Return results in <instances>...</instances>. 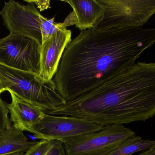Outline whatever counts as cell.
Segmentation results:
<instances>
[{"label":"cell","instance_id":"44dd1931","mask_svg":"<svg viewBox=\"0 0 155 155\" xmlns=\"http://www.w3.org/2000/svg\"><path fill=\"white\" fill-rule=\"evenodd\" d=\"M5 155H25V153H14L10 154Z\"/></svg>","mask_w":155,"mask_h":155},{"label":"cell","instance_id":"ffe728a7","mask_svg":"<svg viewBox=\"0 0 155 155\" xmlns=\"http://www.w3.org/2000/svg\"><path fill=\"white\" fill-rule=\"evenodd\" d=\"M4 92L3 90L2 86V83H1V80H0V99H1V94Z\"/></svg>","mask_w":155,"mask_h":155},{"label":"cell","instance_id":"d6986e66","mask_svg":"<svg viewBox=\"0 0 155 155\" xmlns=\"http://www.w3.org/2000/svg\"><path fill=\"white\" fill-rule=\"evenodd\" d=\"M137 155H155V144L149 149L143 151L141 153Z\"/></svg>","mask_w":155,"mask_h":155},{"label":"cell","instance_id":"9c48e42d","mask_svg":"<svg viewBox=\"0 0 155 155\" xmlns=\"http://www.w3.org/2000/svg\"><path fill=\"white\" fill-rule=\"evenodd\" d=\"M71 33L67 29L60 30L42 43L39 77L44 82L51 81L54 77L63 54L71 41Z\"/></svg>","mask_w":155,"mask_h":155},{"label":"cell","instance_id":"ac0fdd59","mask_svg":"<svg viewBox=\"0 0 155 155\" xmlns=\"http://www.w3.org/2000/svg\"><path fill=\"white\" fill-rule=\"evenodd\" d=\"M32 2L36 5L41 11L46 10L50 7V1H31Z\"/></svg>","mask_w":155,"mask_h":155},{"label":"cell","instance_id":"5bb4252c","mask_svg":"<svg viewBox=\"0 0 155 155\" xmlns=\"http://www.w3.org/2000/svg\"><path fill=\"white\" fill-rule=\"evenodd\" d=\"M70 26V23L66 19L62 23L56 22H54V17L48 20L42 16L41 26L42 43L52 35L60 30L67 29V27Z\"/></svg>","mask_w":155,"mask_h":155},{"label":"cell","instance_id":"e0dca14e","mask_svg":"<svg viewBox=\"0 0 155 155\" xmlns=\"http://www.w3.org/2000/svg\"><path fill=\"white\" fill-rule=\"evenodd\" d=\"M46 155H66L63 143L57 140L51 141Z\"/></svg>","mask_w":155,"mask_h":155},{"label":"cell","instance_id":"7a4b0ae2","mask_svg":"<svg viewBox=\"0 0 155 155\" xmlns=\"http://www.w3.org/2000/svg\"><path fill=\"white\" fill-rule=\"evenodd\" d=\"M45 113L83 118L104 126L145 122L155 116V63L138 62Z\"/></svg>","mask_w":155,"mask_h":155},{"label":"cell","instance_id":"2e32d148","mask_svg":"<svg viewBox=\"0 0 155 155\" xmlns=\"http://www.w3.org/2000/svg\"><path fill=\"white\" fill-rule=\"evenodd\" d=\"M9 113L7 104L0 99V133L11 126L8 117Z\"/></svg>","mask_w":155,"mask_h":155},{"label":"cell","instance_id":"8fae6325","mask_svg":"<svg viewBox=\"0 0 155 155\" xmlns=\"http://www.w3.org/2000/svg\"><path fill=\"white\" fill-rule=\"evenodd\" d=\"M69 4L76 17L75 26L81 31L94 28L104 14L106 7L98 0L62 1Z\"/></svg>","mask_w":155,"mask_h":155},{"label":"cell","instance_id":"6da1fadb","mask_svg":"<svg viewBox=\"0 0 155 155\" xmlns=\"http://www.w3.org/2000/svg\"><path fill=\"white\" fill-rule=\"evenodd\" d=\"M155 43V27L93 28L81 31L63 54L52 80L66 101L85 94L136 63Z\"/></svg>","mask_w":155,"mask_h":155},{"label":"cell","instance_id":"3957f363","mask_svg":"<svg viewBox=\"0 0 155 155\" xmlns=\"http://www.w3.org/2000/svg\"><path fill=\"white\" fill-rule=\"evenodd\" d=\"M0 80L4 92L13 93L44 113L55 110L66 103L57 92L53 80L44 82L34 73L0 64Z\"/></svg>","mask_w":155,"mask_h":155},{"label":"cell","instance_id":"277c9868","mask_svg":"<svg viewBox=\"0 0 155 155\" xmlns=\"http://www.w3.org/2000/svg\"><path fill=\"white\" fill-rule=\"evenodd\" d=\"M135 133L123 125L104 126L97 132L77 136L63 143L66 155H105Z\"/></svg>","mask_w":155,"mask_h":155},{"label":"cell","instance_id":"8992f818","mask_svg":"<svg viewBox=\"0 0 155 155\" xmlns=\"http://www.w3.org/2000/svg\"><path fill=\"white\" fill-rule=\"evenodd\" d=\"M104 127L83 118L45 113L40 122L28 127L26 131L33 134L36 139L63 143L77 136L98 132Z\"/></svg>","mask_w":155,"mask_h":155},{"label":"cell","instance_id":"52a82bcc","mask_svg":"<svg viewBox=\"0 0 155 155\" xmlns=\"http://www.w3.org/2000/svg\"><path fill=\"white\" fill-rule=\"evenodd\" d=\"M41 47L32 38L10 33L0 39V64L39 75Z\"/></svg>","mask_w":155,"mask_h":155},{"label":"cell","instance_id":"7c38bea8","mask_svg":"<svg viewBox=\"0 0 155 155\" xmlns=\"http://www.w3.org/2000/svg\"><path fill=\"white\" fill-rule=\"evenodd\" d=\"M37 142H31L22 131L12 126L0 133V155L25 153Z\"/></svg>","mask_w":155,"mask_h":155},{"label":"cell","instance_id":"9a60e30c","mask_svg":"<svg viewBox=\"0 0 155 155\" xmlns=\"http://www.w3.org/2000/svg\"><path fill=\"white\" fill-rule=\"evenodd\" d=\"M51 141L42 140L28 149L25 155H46L50 148Z\"/></svg>","mask_w":155,"mask_h":155},{"label":"cell","instance_id":"30bf717a","mask_svg":"<svg viewBox=\"0 0 155 155\" xmlns=\"http://www.w3.org/2000/svg\"><path fill=\"white\" fill-rule=\"evenodd\" d=\"M11 102L7 104L11 120L15 128L26 131L28 127L40 122L45 113L38 106L22 100L12 92Z\"/></svg>","mask_w":155,"mask_h":155},{"label":"cell","instance_id":"ba28073f","mask_svg":"<svg viewBox=\"0 0 155 155\" xmlns=\"http://www.w3.org/2000/svg\"><path fill=\"white\" fill-rule=\"evenodd\" d=\"M26 5L11 0L5 2L0 12L4 25L10 33L21 35L42 43L41 22L43 15L31 1Z\"/></svg>","mask_w":155,"mask_h":155},{"label":"cell","instance_id":"5b68a950","mask_svg":"<svg viewBox=\"0 0 155 155\" xmlns=\"http://www.w3.org/2000/svg\"><path fill=\"white\" fill-rule=\"evenodd\" d=\"M98 1L106 11L96 28L142 27L155 14V0Z\"/></svg>","mask_w":155,"mask_h":155},{"label":"cell","instance_id":"4fadbf2b","mask_svg":"<svg viewBox=\"0 0 155 155\" xmlns=\"http://www.w3.org/2000/svg\"><path fill=\"white\" fill-rule=\"evenodd\" d=\"M155 144V140H144L140 136H132L125 140L105 155H132L145 151Z\"/></svg>","mask_w":155,"mask_h":155}]
</instances>
